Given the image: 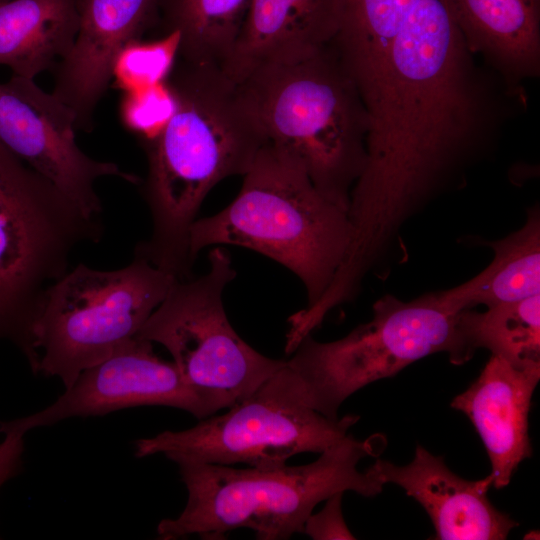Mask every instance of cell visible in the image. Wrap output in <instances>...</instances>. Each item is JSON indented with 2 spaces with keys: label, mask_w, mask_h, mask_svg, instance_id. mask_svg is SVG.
Listing matches in <instances>:
<instances>
[{
  "label": "cell",
  "mask_w": 540,
  "mask_h": 540,
  "mask_svg": "<svg viewBox=\"0 0 540 540\" xmlns=\"http://www.w3.org/2000/svg\"><path fill=\"white\" fill-rule=\"evenodd\" d=\"M3 1H6V0H0V2H3Z\"/></svg>",
  "instance_id": "484cf974"
},
{
  "label": "cell",
  "mask_w": 540,
  "mask_h": 540,
  "mask_svg": "<svg viewBox=\"0 0 540 540\" xmlns=\"http://www.w3.org/2000/svg\"><path fill=\"white\" fill-rule=\"evenodd\" d=\"M103 219L86 214L0 142V341L36 371L33 325L47 288L79 246L98 243Z\"/></svg>",
  "instance_id": "8992f818"
},
{
  "label": "cell",
  "mask_w": 540,
  "mask_h": 540,
  "mask_svg": "<svg viewBox=\"0 0 540 540\" xmlns=\"http://www.w3.org/2000/svg\"><path fill=\"white\" fill-rule=\"evenodd\" d=\"M251 0H159L163 33L180 36L178 58L221 67Z\"/></svg>",
  "instance_id": "ffe728a7"
},
{
  "label": "cell",
  "mask_w": 540,
  "mask_h": 540,
  "mask_svg": "<svg viewBox=\"0 0 540 540\" xmlns=\"http://www.w3.org/2000/svg\"><path fill=\"white\" fill-rule=\"evenodd\" d=\"M469 52H479L510 77L540 68V0H447Z\"/></svg>",
  "instance_id": "e0dca14e"
},
{
  "label": "cell",
  "mask_w": 540,
  "mask_h": 540,
  "mask_svg": "<svg viewBox=\"0 0 540 540\" xmlns=\"http://www.w3.org/2000/svg\"><path fill=\"white\" fill-rule=\"evenodd\" d=\"M342 496L339 492L327 498L322 510L307 518L302 533L315 540L355 539L343 518Z\"/></svg>",
  "instance_id": "cb8c5ba5"
},
{
  "label": "cell",
  "mask_w": 540,
  "mask_h": 540,
  "mask_svg": "<svg viewBox=\"0 0 540 540\" xmlns=\"http://www.w3.org/2000/svg\"><path fill=\"white\" fill-rule=\"evenodd\" d=\"M177 279L144 259L99 270L79 263L45 291L33 325L37 374L69 388L136 337Z\"/></svg>",
  "instance_id": "ba28073f"
},
{
  "label": "cell",
  "mask_w": 540,
  "mask_h": 540,
  "mask_svg": "<svg viewBox=\"0 0 540 540\" xmlns=\"http://www.w3.org/2000/svg\"><path fill=\"white\" fill-rule=\"evenodd\" d=\"M7 1V0H6Z\"/></svg>",
  "instance_id": "4316f807"
},
{
  "label": "cell",
  "mask_w": 540,
  "mask_h": 540,
  "mask_svg": "<svg viewBox=\"0 0 540 540\" xmlns=\"http://www.w3.org/2000/svg\"><path fill=\"white\" fill-rule=\"evenodd\" d=\"M175 108V97L165 80L124 92L120 103V118L129 131L146 142L161 132Z\"/></svg>",
  "instance_id": "603a6c76"
},
{
  "label": "cell",
  "mask_w": 540,
  "mask_h": 540,
  "mask_svg": "<svg viewBox=\"0 0 540 540\" xmlns=\"http://www.w3.org/2000/svg\"><path fill=\"white\" fill-rule=\"evenodd\" d=\"M166 82L176 108L161 132L142 142L152 231L134 257L182 280L192 277L189 235L202 202L220 181L244 175L268 140L239 84L220 66L177 57Z\"/></svg>",
  "instance_id": "7a4b0ae2"
},
{
  "label": "cell",
  "mask_w": 540,
  "mask_h": 540,
  "mask_svg": "<svg viewBox=\"0 0 540 540\" xmlns=\"http://www.w3.org/2000/svg\"><path fill=\"white\" fill-rule=\"evenodd\" d=\"M25 434L9 421H0V488L20 471Z\"/></svg>",
  "instance_id": "d4e9b609"
},
{
  "label": "cell",
  "mask_w": 540,
  "mask_h": 540,
  "mask_svg": "<svg viewBox=\"0 0 540 540\" xmlns=\"http://www.w3.org/2000/svg\"><path fill=\"white\" fill-rule=\"evenodd\" d=\"M492 262L478 275L453 287L466 308L514 302L540 293V215L533 208L525 224L503 239L487 243Z\"/></svg>",
  "instance_id": "d6986e66"
},
{
  "label": "cell",
  "mask_w": 540,
  "mask_h": 540,
  "mask_svg": "<svg viewBox=\"0 0 540 540\" xmlns=\"http://www.w3.org/2000/svg\"><path fill=\"white\" fill-rule=\"evenodd\" d=\"M385 445L379 433L365 440L347 434L304 465L262 469L177 463L187 502L178 517L159 522L158 538L222 539L229 531L246 528L260 540L289 539L302 533L318 503L336 493L380 494L384 485L368 469L360 471L358 464L378 457Z\"/></svg>",
  "instance_id": "3957f363"
},
{
  "label": "cell",
  "mask_w": 540,
  "mask_h": 540,
  "mask_svg": "<svg viewBox=\"0 0 540 540\" xmlns=\"http://www.w3.org/2000/svg\"><path fill=\"white\" fill-rule=\"evenodd\" d=\"M465 309L453 288L410 301L387 294L373 304L370 321L331 342L308 335L286 363L300 379L308 405L338 419L349 396L428 355L445 352L455 365L470 360L459 326Z\"/></svg>",
  "instance_id": "52a82bcc"
},
{
  "label": "cell",
  "mask_w": 540,
  "mask_h": 540,
  "mask_svg": "<svg viewBox=\"0 0 540 540\" xmlns=\"http://www.w3.org/2000/svg\"><path fill=\"white\" fill-rule=\"evenodd\" d=\"M75 130L72 109L34 79L12 75L0 83V142L86 214L102 219L97 182L117 177L137 184L139 178L114 162L84 153L76 143Z\"/></svg>",
  "instance_id": "8fae6325"
},
{
  "label": "cell",
  "mask_w": 540,
  "mask_h": 540,
  "mask_svg": "<svg viewBox=\"0 0 540 540\" xmlns=\"http://www.w3.org/2000/svg\"><path fill=\"white\" fill-rule=\"evenodd\" d=\"M208 258L206 273L174 282L137 337L165 347L184 381L219 411L252 394L286 360L264 356L236 333L223 303L236 277L231 256L215 246Z\"/></svg>",
  "instance_id": "30bf717a"
},
{
  "label": "cell",
  "mask_w": 540,
  "mask_h": 540,
  "mask_svg": "<svg viewBox=\"0 0 540 540\" xmlns=\"http://www.w3.org/2000/svg\"><path fill=\"white\" fill-rule=\"evenodd\" d=\"M79 29V0L0 2V65L35 79L71 50Z\"/></svg>",
  "instance_id": "ac0fdd59"
},
{
  "label": "cell",
  "mask_w": 540,
  "mask_h": 540,
  "mask_svg": "<svg viewBox=\"0 0 540 540\" xmlns=\"http://www.w3.org/2000/svg\"><path fill=\"white\" fill-rule=\"evenodd\" d=\"M159 20V0H79V29L70 52L54 67L53 94L91 131L95 109L112 82L113 62L129 42Z\"/></svg>",
  "instance_id": "4fadbf2b"
},
{
  "label": "cell",
  "mask_w": 540,
  "mask_h": 540,
  "mask_svg": "<svg viewBox=\"0 0 540 540\" xmlns=\"http://www.w3.org/2000/svg\"><path fill=\"white\" fill-rule=\"evenodd\" d=\"M139 406L178 408L200 419L217 412L184 381L173 361L160 358L152 342L136 336L83 370L52 404L9 422L27 433L72 417Z\"/></svg>",
  "instance_id": "7c38bea8"
},
{
  "label": "cell",
  "mask_w": 540,
  "mask_h": 540,
  "mask_svg": "<svg viewBox=\"0 0 540 540\" xmlns=\"http://www.w3.org/2000/svg\"><path fill=\"white\" fill-rule=\"evenodd\" d=\"M347 5L348 0H251L222 71L239 84L265 63L329 45L342 27Z\"/></svg>",
  "instance_id": "2e32d148"
},
{
  "label": "cell",
  "mask_w": 540,
  "mask_h": 540,
  "mask_svg": "<svg viewBox=\"0 0 540 540\" xmlns=\"http://www.w3.org/2000/svg\"><path fill=\"white\" fill-rule=\"evenodd\" d=\"M459 326L471 358L485 348L517 368L540 365V293L484 312L465 309Z\"/></svg>",
  "instance_id": "44dd1931"
},
{
  "label": "cell",
  "mask_w": 540,
  "mask_h": 540,
  "mask_svg": "<svg viewBox=\"0 0 540 540\" xmlns=\"http://www.w3.org/2000/svg\"><path fill=\"white\" fill-rule=\"evenodd\" d=\"M333 43L368 116L346 254L367 267L464 154L477 127L478 99L447 0H419L403 20L345 24Z\"/></svg>",
  "instance_id": "6da1fadb"
},
{
  "label": "cell",
  "mask_w": 540,
  "mask_h": 540,
  "mask_svg": "<svg viewBox=\"0 0 540 540\" xmlns=\"http://www.w3.org/2000/svg\"><path fill=\"white\" fill-rule=\"evenodd\" d=\"M383 485L393 483L414 498L429 515L439 540H504L518 523L496 509L487 497L490 473L480 480L459 477L435 456L417 445L404 466L378 459L367 468Z\"/></svg>",
  "instance_id": "5bb4252c"
},
{
  "label": "cell",
  "mask_w": 540,
  "mask_h": 540,
  "mask_svg": "<svg viewBox=\"0 0 540 540\" xmlns=\"http://www.w3.org/2000/svg\"><path fill=\"white\" fill-rule=\"evenodd\" d=\"M239 86L268 142L296 160L322 195L348 211L366 164L369 123L333 42L265 63Z\"/></svg>",
  "instance_id": "277c9868"
},
{
  "label": "cell",
  "mask_w": 540,
  "mask_h": 540,
  "mask_svg": "<svg viewBox=\"0 0 540 540\" xmlns=\"http://www.w3.org/2000/svg\"><path fill=\"white\" fill-rule=\"evenodd\" d=\"M357 415L330 419L310 407L287 363L252 394L219 416L135 441V456L163 454L177 463L247 464L276 468L300 453H322L348 434Z\"/></svg>",
  "instance_id": "9c48e42d"
},
{
  "label": "cell",
  "mask_w": 540,
  "mask_h": 540,
  "mask_svg": "<svg viewBox=\"0 0 540 540\" xmlns=\"http://www.w3.org/2000/svg\"><path fill=\"white\" fill-rule=\"evenodd\" d=\"M243 177L229 205L193 223L192 260L207 247L253 250L294 273L306 289V307L314 305L348 249V211L322 195L299 163L270 142L259 150Z\"/></svg>",
  "instance_id": "5b68a950"
},
{
  "label": "cell",
  "mask_w": 540,
  "mask_h": 540,
  "mask_svg": "<svg viewBox=\"0 0 540 540\" xmlns=\"http://www.w3.org/2000/svg\"><path fill=\"white\" fill-rule=\"evenodd\" d=\"M179 44L176 31L154 41L129 42L114 59V86L127 92L165 81L177 60Z\"/></svg>",
  "instance_id": "7402d4cb"
},
{
  "label": "cell",
  "mask_w": 540,
  "mask_h": 540,
  "mask_svg": "<svg viewBox=\"0 0 540 540\" xmlns=\"http://www.w3.org/2000/svg\"><path fill=\"white\" fill-rule=\"evenodd\" d=\"M540 365L512 366L491 355L479 377L451 402L470 419L492 467V486L506 487L518 465L532 454L529 411Z\"/></svg>",
  "instance_id": "9a60e30c"
}]
</instances>
